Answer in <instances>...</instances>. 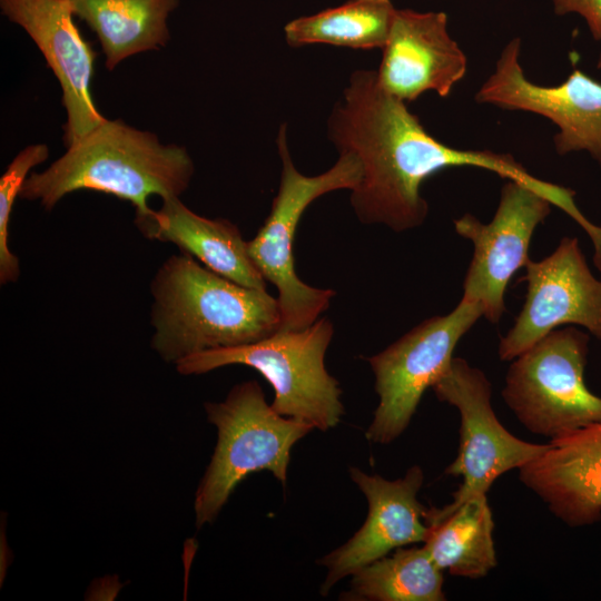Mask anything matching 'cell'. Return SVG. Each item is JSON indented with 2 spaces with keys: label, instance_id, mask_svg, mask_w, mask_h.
I'll use <instances>...</instances> for the list:
<instances>
[{
  "label": "cell",
  "instance_id": "obj_1",
  "mask_svg": "<svg viewBox=\"0 0 601 601\" xmlns=\"http://www.w3.org/2000/svg\"><path fill=\"white\" fill-rule=\"evenodd\" d=\"M327 137L339 154L359 160L362 178L349 200L364 224H384L394 231L421 226L428 214L422 184L454 167H476L521 181L580 226L589 223L574 201V190L536 178L512 155L457 149L436 139L407 104L380 86L376 70L359 69L349 76L327 119Z\"/></svg>",
  "mask_w": 601,
  "mask_h": 601
},
{
  "label": "cell",
  "instance_id": "obj_2",
  "mask_svg": "<svg viewBox=\"0 0 601 601\" xmlns=\"http://www.w3.org/2000/svg\"><path fill=\"white\" fill-rule=\"evenodd\" d=\"M151 294V346L167 362L250 344L280 328L277 297L236 284L183 252L160 266Z\"/></svg>",
  "mask_w": 601,
  "mask_h": 601
},
{
  "label": "cell",
  "instance_id": "obj_3",
  "mask_svg": "<svg viewBox=\"0 0 601 601\" xmlns=\"http://www.w3.org/2000/svg\"><path fill=\"white\" fill-rule=\"evenodd\" d=\"M193 174L194 164L184 147L162 145L149 131L106 119L47 169L31 173L19 197L50 210L63 196L89 189L127 200L140 215L151 209L152 195L179 197Z\"/></svg>",
  "mask_w": 601,
  "mask_h": 601
},
{
  "label": "cell",
  "instance_id": "obj_4",
  "mask_svg": "<svg viewBox=\"0 0 601 601\" xmlns=\"http://www.w3.org/2000/svg\"><path fill=\"white\" fill-rule=\"evenodd\" d=\"M333 334L332 322L324 317L302 329L277 331L250 344L203 351L175 364L183 375L234 364L249 366L272 385L270 405L278 414L325 432L344 414L342 390L324 361Z\"/></svg>",
  "mask_w": 601,
  "mask_h": 601
},
{
  "label": "cell",
  "instance_id": "obj_5",
  "mask_svg": "<svg viewBox=\"0 0 601 601\" xmlns=\"http://www.w3.org/2000/svg\"><path fill=\"white\" fill-rule=\"evenodd\" d=\"M205 410L217 428V444L195 496L198 528L217 518L250 473L267 470L285 484L293 446L315 428L278 414L256 381L235 385L223 402H208Z\"/></svg>",
  "mask_w": 601,
  "mask_h": 601
},
{
  "label": "cell",
  "instance_id": "obj_6",
  "mask_svg": "<svg viewBox=\"0 0 601 601\" xmlns=\"http://www.w3.org/2000/svg\"><path fill=\"white\" fill-rule=\"evenodd\" d=\"M276 146L282 162L279 187L265 223L247 242V247L263 277L277 288L279 331H295L317 321L335 296L333 289L309 286L297 276L293 254L297 225L306 208L318 197L356 188L362 167L354 155L344 152L328 170L316 176L302 174L288 149L286 124L278 129Z\"/></svg>",
  "mask_w": 601,
  "mask_h": 601
},
{
  "label": "cell",
  "instance_id": "obj_7",
  "mask_svg": "<svg viewBox=\"0 0 601 601\" xmlns=\"http://www.w3.org/2000/svg\"><path fill=\"white\" fill-rule=\"evenodd\" d=\"M589 339L575 327L555 328L510 365L502 397L531 433L553 440L601 422V397L584 382Z\"/></svg>",
  "mask_w": 601,
  "mask_h": 601
},
{
  "label": "cell",
  "instance_id": "obj_8",
  "mask_svg": "<svg viewBox=\"0 0 601 601\" xmlns=\"http://www.w3.org/2000/svg\"><path fill=\"white\" fill-rule=\"evenodd\" d=\"M481 316L479 304L461 298L449 314L423 321L367 358L378 395V405L366 431L371 442L388 444L401 436L424 392L445 372L457 343Z\"/></svg>",
  "mask_w": 601,
  "mask_h": 601
},
{
  "label": "cell",
  "instance_id": "obj_9",
  "mask_svg": "<svg viewBox=\"0 0 601 601\" xmlns=\"http://www.w3.org/2000/svg\"><path fill=\"white\" fill-rule=\"evenodd\" d=\"M431 388L460 413L459 452L445 473L462 477V483L451 503L486 495L499 476L519 470L548 449V444L516 437L501 424L492 407L490 381L465 359L453 357Z\"/></svg>",
  "mask_w": 601,
  "mask_h": 601
},
{
  "label": "cell",
  "instance_id": "obj_10",
  "mask_svg": "<svg viewBox=\"0 0 601 601\" xmlns=\"http://www.w3.org/2000/svg\"><path fill=\"white\" fill-rule=\"evenodd\" d=\"M551 200L534 188L505 179L489 224L472 214L454 220L455 231L471 240L474 253L463 283L462 299L476 303L483 316L497 323L512 276L525 267L533 233L551 213Z\"/></svg>",
  "mask_w": 601,
  "mask_h": 601
},
{
  "label": "cell",
  "instance_id": "obj_11",
  "mask_svg": "<svg viewBox=\"0 0 601 601\" xmlns=\"http://www.w3.org/2000/svg\"><path fill=\"white\" fill-rule=\"evenodd\" d=\"M521 39L503 48L493 72L475 93L477 104L540 115L558 127V155L588 151L601 167V82L574 68L556 86L532 82L520 63Z\"/></svg>",
  "mask_w": 601,
  "mask_h": 601
},
{
  "label": "cell",
  "instance_id": "obj_12",
  "mask_svg": "<svg viewBox=\"0 0 601 601\" xmlns=\"http://www.w3.org/2000/svg\"><path fill=\"white\" fill-rule=\"evenodd\" d=\"M523 307L499 344V357L512 361L564 324L585 327L601 341V280L584 258L579 240L563 237L540 262L529 260Z\"/></svg>",
  "mask_w": 601,
  "mask_h": 601
},
{
  "label": "cell",
  "instance_id": "obj_13",
  "mask_svg": "<svg viewBox=\"0 0 601 601\" xmlns=\"http://www.w3.org/2000/svg\"><path fill=\"white\" fill-rule=\"evenodd\" d=\"M0 8L30 36L59 80L69 147L107 119L90 92L97 53L77 28L70 0H0Z\"/></svg>",
  "mask_w": 601,
  "mask_h": 601
},
{
  "label": "cell",
  "instance_id": "obj_14",
  "mask_svg": "<svg viewBox=\"0 0 601 601\" xmlns=\"http://www.w3.org/2000/svg\"><path fill=\"white\" fill-rule=\"evenodd\" d=\"M349 474L367 500L368 513L346 543L318 561L327 569L322 595H327L339 580L392 550L423 543L426 535L423 520L426 508L417 499L424 481L421 466L413 465L403 477L392 481L357 467H351Z\"/></svg>",
  "mask_w": 601,
  "mask_h": 601
},
{
  "label": "cell",
  "instance_id": "obj_15",
  "mask_svg": "<svg viewBox=\"0 0 601 601\" xmlns=\"http://www.w3.org/2000/svg\"><path fill=\"white\" fill-rule=\"evenodd\" d=\"M443 11L396 9L376 70L380 86L410 104L426 91L446 98L467 70V58L447 30Z\"/></svg>",
  "mask_w": 601,
  "mask_h": 601
},
{
  "label": "cell",
  "instance_id": "obj_16",
  "mask_svg": "<svg viewBox=\"0 0 601 601\" xmlns=\"http://www.w3.org/2000/svg\"><path fill=\"white\" fill-rule=\"evenodd\" d=\"M519 479L571 528L601 520V422L550 440Z\"/></svg>",
  "mask_w": 601,
  "mask_h": 601
},
{
  "label": "cell",
  "instance_id": "obj_17",
  "mask_svg": "<svg viewBox=\"0 0 601 601\" xmlns=\"http://www.w3.org/2000/svg\"><path fill=\"white\" fill-rule=\"evenodd\" d=\"M148 239L173 243L214 273L245 287L266 290V279L252 260L238 227L223 218H206L179 197L162 199L158 210L136 215Z\"/></svg>",
  "mask_w": 601,
  "mask_h": 601
},
{
  "label": "cell",
  "instance_id": "obj_18",
  "mask_svg": "<svg viewBox=\"0 0 601 601\" xmlns=\"http://www.w3.org/2000/svg\"><path fill=\"white\" fill-rule=\"evenodd\" d=\"M423 546L443 571L466 579H481L497 564L493 541L494 522L486 495L459 504L426 509Z\"/></svg>",
  "mask_w": 601,
  "mask_h": 601
},
{
  "label": "cell",
  "instance_id": "obj_19",
  "mask_svg": "<svg viewBox=\"0 0 601 601\" xmlns=\"http://www.w3.org/2000/svg\"><path fill=\"white\" fill-rule=\"evenodd\" d=\"M73 14L96 33L112 70L126 58L167 45V19L179 0H70Z\"/></svg>",
  "mask_w": 601,
  "mask_h": 601
},
{
  "label": "cell",
  "instance_id": "obj_20",
  "mask_svg": "<svg viewBox=\"0 0 601 601\" xmlns=\"http://www.w3.org/2000/svg\"><path fill=\"white\" fill-rule=\"evenodd\" d=\"M396 8L392 0H348L284 27L288 46L324 43L354 50L383 49Z\"/></svg>",
  "mask_w": 601,
  "mask_h": 601
},
{
  "label": "cell",
  "instance_id": "obj_21",
  "mask_svg": "<svg viewBox=\"0 0 601 601\" xmlns=\"http://www.w3.org/2000/svg\"><path fill=\"white\" fill-rule=\"evenodd\" d=\"M442 570L424 546L398 548L352 574L346 600L444 601Z\"/></svg>",
  "mask_w": 601,
  "mask_h": 601
},
{
  "label": "cell",
  "instance_id": "obj_22",
  "mask_svg": "<svg viewBox=\"0 0 601 601\" xmlns=\"http://www.w3.org/2000/svg\"><path fill=\"white\" fill-rule=\"evenodd\" d=\"M49 148L45 144L26 147L10 162L0 178V283H14L20 274L19 260L9 249V221L16 198L30 170L46 161Z\"/></svg>",
  "mask_w": 601,
  "mask_h": 601
},
{
  "label": "cell",
  "instance_id": "obj_23",
  "mask_svg": "<svg viewBox=\"0 0 601 601\" xmlns=\"http://www.w3.org/2000/svg\"><path fill=\"white\" fill-rule=\"evenodd\" d=\"M554 13H575L583 18L593 39L601 41V0H551Z\"/></svg>",
  "mask_w": 601,
  "mask_h": 601
},
{
  "label": "cell",
  "instance_id": "obj_24",
  "mask_svg": "<svg viewBox=\"0 0 601 601\" xmlns=\"http://www.w3.org/2000/svg\"><path fill=\"white\" fill-rule=\"evenodd\" d=\"M598 68H601V52L599 55V58H598V63H597Z\"/></svg>",
  "mask_w": 601,
  "mask_h": 601
}]
</instances>
